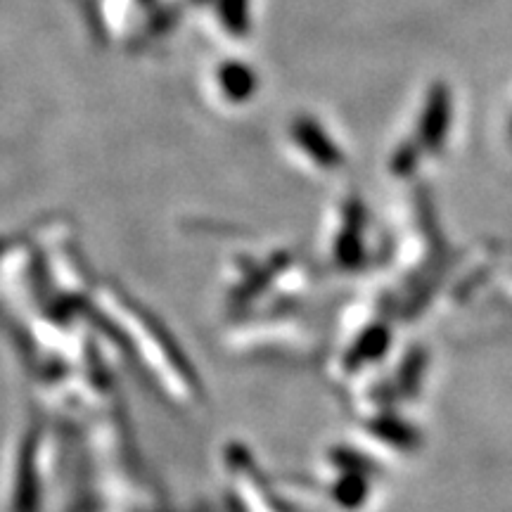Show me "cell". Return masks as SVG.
<instances>
[{
	"instance_id": "cell-1",
	"label": "cell",
	"mask_w": 512,
	"mask_h": 512,
	"mask_svg": "<svg viewBox=\"0 0 512 512\" xmlns=\"http://www.w3.org/2000/svg\"><path fill=\"white\" fill-rule=\"evenodd\" d=\"M204 86H207V95H211L221 107H238L249 105L259 93L261 79L259 72L240 57H223V60L211 64L204 76Z\"/></svg>"
},
{
	"instance_id": "cell-2",
	"label": "cell",
	"mask_w": 512,
	"mask_h": 512,
	"mask_svg": "<svg viewBox=\"0 0 512 512\" xmlns=\"http://www.w3.org/2000/svg\"><path fill=\"white\" fill-rule=\"evenodd\" d=\"M290 138L294 147H297L302 155H306L316 166L323 169H335L342 164V150L332 140L328 128L320 124L318 119L302 114L290 124Z\"/></svg>"
},
{
	"instance_id": "cell-3",
	"label": "cell",
	"mask_w": 512,
	"mask_h": 512,
	"mask_svg": "<svg viewBox=\"0 0 512 512\" xmlns=\"http://www.w3.org/2000/svg\"><path fill=\"white\" fill-rule=\"evenodd\" d=\"M448 128H451V93L446 86H434L422 107L420 145L425 150H439L446 143Z\"/></svg>"
},
{
	"instance_id": "cell-4",
	"label": "cell",
	"mask_w": 512,
	"mask_h": 512,
	"mask_svg": "<svg viewBox=\"0 0 512 512\" xmlns=\"http://www.w3.org/2000/svg\"><path fill=\"white\" fill-rule=\"evenodd\" d=\"M207 8L223 36L240 41L252 29V0H207Z\"/></svg>"
}]
</instances>
